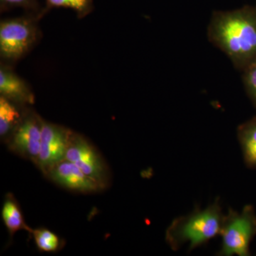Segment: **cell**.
<instances>
[{
	"mask_svg": "<svg viewBox=\"0 0 256 256\" xmlns=\"http://www.w3.org/2000/svg\"><path fill=\"white\" fill-rule=\"evenodd\" d=\"M0 94L8 100L18 104H32L33 94L26 84L5 67L0 68Z\"/></svg>",
	"mask_w": 256,
	"mask_h": 256,
	"instance_id": "obj_9",
	"label": "cell"
},
{
	"mask_svg": "<svg viewBox=\"0 0 256 256\" xmlns=\"http://www.w3.org/2000/svg\"><path fill=\"white\" fill-rule=\"evenodd\" d=\"M46 174L54 182L72 191L94 193L102 190L76 164L66 159L54 165Z\"/></svg>",
	"mask_w": 256,
	"mask_h": 256,
	"instance_id": "obj_8",
	"label": "cell"
},
{
	"mask_svg": "<svg viewBox=\"0 0 256 256\" xmlns=\"http://www.w3.org/2000/svg\"><path fill=\"white\" fill-rule=\"evenodd\" d=\"M220 236V256H248L250 244L256 236V214L252 205H246L240 212L229 208L224 216Z\"/></svg>",
	"mask_w": 256,
	"mask_h": 256,
	"instance_id": "obj_3",
	"label": "cell"
},
{
	"mask_svg": "<svg viewBox=\"0 0 256 256\" xmlns=\"http://www.w3.org/2000/svg\"><path fill=\"white\" fill-rule=\"evenodd\" d=\"M42 121L35 114L24 116L8 140L10 150L36 165L41 146Z\"/></svg>",
	"mask_w": 256,
	"mask_h": 256,
	"instance_id": "obj_6",
	"label": "cell"
},
{
	"mask_svg": "<svg viewBox=\"0 0 256 256\" xmlns=\"http://www.w3.org/2000/svg\"><path fill=\"white\" fill-rule=\"evenodd\" d=\"M237 137L245 164L256 169V116L238 126Z\"/></svg>",
	"mask_w": 256,
	"mask_h": 256,
	"instance_id": "obj_11",
	"label": "cell"
},
{
	"mask_svg": "<svg viewBox=\"0 0 256 256\" xmlns=\"http://www.w3.org/2000/svg\"><path fill=\"white\" fill-rule=\"evenodd\" d=\"M66 160L72 162L102 190L108 185V168L100 152L87 139L77 133L70 132Z\"/></svg>",
	"mask_w": 256,
	"mask_h": 256,
	"instance_id": "obj_4",
	"label": "cell"
},
{
	"mask_svg": "<svg viewBox=\"0 0 256 256\" xmlns=\"http://www.w3.org/2000/svg\"><path fill=\"white\" fill-rule=\"evenodd\" d=\"M224 216L216 198L204 210L196 208L190 214L173 220L166 230V242L173 250L186 244L190 250L201 246L220 235Z\"/></svg>",
	"mask_w": 256,
	"mask_h": 256,
	"instance_id": "obj_2",
	"label": "cell"
},
{
	"mask_svg": "<svg viewBox=\"0 0 256 256\" xmlns=\"http://www.w3.org/2000/svg\"></svg>",
	"mask_w": 256,
	"mask_h": 256,
	"instance_id": "obj_17",
	"label": "cell"
},
{
	"mask_svg": "<svg viewBox=\"0 0 256 256\" xmlns=\"http://www.w3.org/2000/svg\"><path fill=\"white\" fill-rule=\"evenodd\" d=\"M2 218L10 234V238L20 230H24L31 234L32 228L26 224L20 204L14 195L8 193L5 196L2 208Z\"/></svg>",
	"mask_w": 256,
	"mask_h": 256,
	"instance_id": "obj_10",
	"label": "cell"
},
{
	"mask_svg": "<svg viewBox=\"0 0 256 256\" xmlns=\"http://www.w3.org/2000/svg\"><path fill=\"white\" fill-rule=\"evenodd\" d=\"M13 102L4 96L0 97V136L2 138L11 136L22 119Z\"/></svg>",
	"mask_w": 256,
	"mask_h": 256,
	"instance_id": "obj_12",
	"label": "cell"
},
{
	"mask_svg": "<svg viewBox=\"0 0 256 256\" xmlns=\"http://www.w3.org/2000/svg\"><path fill=\"white\" fill-rule=\"evenodd\" d=\"M30 234L33 236L37 248L41 252H58L65 244L58 236L45 228L32 229Z\"/></svg>",
	"mask_w": 256,
	"mask_h": 256,
	"instance_id": "obj_13",
	"label": "cell"
},
{
	"mask_svg": "<svg viewBox=\"0 0 256 256\" xmlns=\"http://www.w3.org/2000/svg\"><path fill=\"white\" fill-rule=\"evenodd\" d=\"M208 38L240 70L256 60V6L216 11L208 26Z\"/></svg>",
	"mask_w": 256,
	"mask_h": 256,
	"instance_id": "obj_1",
	"label": "cell"
},
{
	"mask_svg": "<svg viewBox=\"0 0 256 256\" xmlns=\"http://www.w3.org/2000/svg\"><path fill=\"white\" fill-rule=\"evenodd\" d=\"M36 30L30 20L18 18L0 24V53L2 57L16 60L23 56L36 41Z\"/></svg>",
	"mask_w": 256,
	"mask_h": 256,
	"instance_id": "obj_5",
	"label": "cell"
},
{
	"mask_svg": "<svg viewBox=\"0 0 256 256\" xmlns=\"http://www.w3.org/2000/svg\"><path fill=\"white\" fill-rule=\"evenodd\" d=\"M50 8H69L84 16L92 9V0H46Z\"/></svg>",
	"mask_w": 256,
	"mask_h": 256,
	"instance_id": "obj_14",
	"label": "cell"
},
{
	"mask_svg": "<svg viewBox=\"0 0 256 256\" xmlns=\"http://www.w3.org/2000/svg\"><path fill=\"white\" fill-rule=\"evenodd\" d=\"M2 4L6 6H24L33 8L36 4V0H1Z\"/></svg>",
	"mask_w": 256,
	"mask_h": 256,
	"instance_id": "obj_16",
	"label": "cell"
},
{
	"mask_svg": "<svg viewBox=\"0 0 256 256\" xmlns=\"http://www.w3.org/2000/svg\"><path fill=\"white\" fill-rule=\"evenodd\" d=\"M242 82L249 98L256 108V60L242 70Z\"/></svg>",
	"mask_w": 256,
	"mask_h": 256,
	"instance_id": "obj_15",
	"label": "cell"
},
{
	"mask_svg": "<svg viewBox=\"0 0 256 256\" xmlns=\"http://www.w3.org/2000/svg\"><path fill=\"white\" fill-rule=\"evenodd\" d=\"M70 131L58 124L42 121V141L36 166L47 172L66 159Z\"/></svg>",
	"mask_w": 256,
	"mask_h": 256,
	"instance_id": "obj_7",
	"label": "cell"
}]
</instances>
